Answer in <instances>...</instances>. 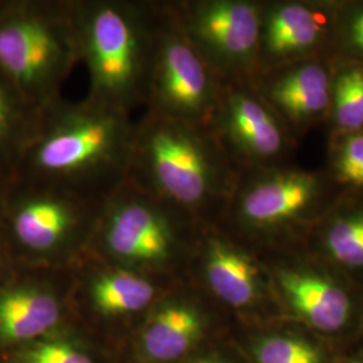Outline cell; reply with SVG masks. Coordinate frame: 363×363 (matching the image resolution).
Returning <instances> with one entry per match:
<instances>
[{
  "mask_svg": "<svg viewBox=\"0 0 363 363\" xmlns=\"http://www.w3.org/2000/svg\"><path fill=\"white\" fill-rule=\"evenodd\" d=\"M133 125L127 113L62 96L42 109L13 177L105 201L128 177Z\"/></svg>",
  "mask_w": 363,
  "mask_h": 363,
  "instance_id": "1",
  "label": "cell"
},
{
  "mask_svg": "<svg viewBox=\"0 0 363 363\" xmlns=\"http://www.w3.org/2000/svg\"><path fill=\"white\" fill-rule=\"evenodd\" d=\"M130 181L206 226L228 208L235 184L230 160L206 124L143 111L135 120Z\"/></svg>",
  "mask_w": 363,
  "mask_h": 363,
  "instance_id": "2",
  "label": "cell"
},
{
  "mask_svg": "<svg viewBox=\"0 0 363 363\" xmlns=\"http://www.w3.org/2000/svg\"><path fill=\"white\" fill-rule=\"evenodd\" d=\"M163 0H72L86 99L132 113L145 106Z\"/></svg>",
  "mask_w": 363,
  "mask_h": 363,
  "instance_id": "3",
  "label": "cell"
},
{
  "mask_svg": "<svg viewBox=\"0 0 363 363\" xmlns=\"http://www.w3.org/2000/svg\"><path fill=\"white\" fill-rule=\"evenodd\" d=\"M206 225L128 178L104 201L89 252L133 272L186 280Z\"/></svg>",
  "mask_w": 363,
  "mask_h": 363,
  "instance_id": "4",
  "label": "cell"
},
{
  "mask_svg": "<svg viewBox=\"0 0 363 363\" xmlns=\"http://www.w3.org/2000/svg\"><path fill=\"white\" fill-rule=\"evenodd\" d=\"M104 201L10 178L0 208V244L15 267L65 269L91 247Z\"/></svg>",
  "mask_w": 363,
  "mask_h": 363,
  "instance_id": "5",
  "label": "cell"
},
{
  "mask_svg": "<svg viewBox=\"0 0 363 363\" xmlns=\"http://www.w3.org/2000/svg\"><path fill=\"white\" fill-rule=\"evenodd\" d=\"M79 64L72 0H0V76L43 109Z\"/></svg>",
  "mask_w": 363,
  "mask_h": 363,
  "instance_id": "6",
  "label": "cell"
},
{
  "mask_svg": "<svg viewBox=\"0 0 363 363\" xmlns=\"http://www.w3.org/2000/svg\"><path fill=\"white\" fill-rule=\"evenodd\" d=\"M72 272V320L116 357L156 301L178 283L120 268L91 253Z\"/></svg>",
  "mask_w": 363,
  "mask_h": 363,
  "instance_id": "7",
  "label": "cell"
},
{
  "mask_svg": "<svg viewBox=\"0 0 363 363\" xmlns=\"http://www.w3.org/2000/svg\"><path fill=\"white\" fill-rule=\"evenodd\" d=\"M233 322L189 280L169 286L117 355V363H181L230 334Z\"/></svg>",
  "mask_w": 363,
  "mask_h": 363,
  "instance_id": "8",
  "label": "cell"
},
{
  "mask_svg": "<svg viewBox=\"0 0 363 363\" xmlns=\"http://www.w3.org/2000/svg\"><path fill=\"white\" fill-rule=\"evenodd\" d=\"M220 88V79L186 37L172 1L163 0L143 111L206 124Z\"/></svg>",
  "mask_w": 363,
  "mask_h": 363,
  "instance_id": "9",
  "label": "cell"
},
{
  "mask_svg": "<svg viewBox=\"0 0 363 363\" xmlns=\"http://www.w3.org/2000/svg\"><path fill=\"white\" fill-rule=\"evenodd\" d=\"M268 273L253 249L220 226H206L187 273L238 327H255L269 300Z\"/></svg>",
  "mask_w": 363,
  "mask_h": 363,
  "instance_id": "10",
  "label": "cell"
},
{
  "mask_svg": "<svg viewBox=\"0 0 363 363\" xmlns=\"http://www.w3.org/2000/svg\"><path fill=\"white\" fill-rule=\"evenodd\" d=\"M186 37L218 78L237 82L257 61L262 10L245 0L172 1ZM228 82V84H229Z\"/></svg>",
  "mask_w": 363,
  "mask_h": 363,
  "instance_id": "11",
  "label": "cell"
},
{
  "mask_svg": "<svg viewBox=\"0 0 363 363\" xmlns=\"http://www.w3.org/2000/svg\"><path fill=\"white\" fill-rule=\"evenodd\" d=\"M72 268L15 267L0 284V354L72 320Z\"/></svg>",
  "mask_w": 363,
  "mask_h": 363,
  "instance_id": "12",
  "label": "cell"
},
{
  "mask_svg": "<svg viewBox=\"0 0 363 363\" xmlns=\"http://www.w3.org/2000/svg\"><path fill=\"white\" fill-rule=\"evenodd\" d=\"M244 178L234 184L226 225H217L244 244L298 216L318 193V182L304 172H252Z\"/></svg>",
  "mask_w": 363,
  "mask_h": 363,
  "instance_id": "13",
  "label": "cell"
},
{
  "mask_svg": "<svg viewBox=\"0 0 363 363\" xmlns=\"http://www.w3.org/2000/svg\"><path fill=\"white\" fill-rule=\"evenodd\" d=\"M206 125L229 160L256 164L279 154L283 147L276 120L241 81L222 84Z\"/></svg>",
  "mask_w": 363,
  "mask_h": 363,
  "instance_id": "14",
  "label": "cell"
},
{
  "mask_svg": "<svg viewBox=\"0 0 363 363\" xmlns=\"http://www.w3.org/2000/svg\"><path fill=\"white\" fill-rule=\"evenodd\" d=\"M273 279L292 311L313 328L334 333L349 322V296L328 277L311 271L276 269Z\"/></svg>",
  "mask_w": 363,
  "mask_h": 363,
  "instance_id": "15",
  "label": "cell"
},
{
  "mask_svg": "<svg viewBox=\"0 0 363 363\" xmlns=\"http://www.w3.org/2000/svg\"><path fill=\"white\" fill-rule=\"evenodd\" d=\"M0 363H117V357L73 320L0 354Z\"/></svg>",
  "mask_w": 363,
  "mask_h": 363,
  "instance_id": "16",
  "label": "cell"
},
{
  "mask_svg": "<svg viewBox=\"0 0 363 363\" xmlns=\"http://www.w3.org/2000/svg\"><path fill=\"white\" fill-rule=\"evenodd\" d=\"M42 109L27 103L13 85L0 76V177L13 178L38 128Z\"/></svg>",
  "mask_w": 363,
  "mask_h": 363,
  "instance_id": "17",
  "label": "cell"
},
{
  "mask_svg": "<svg viewBox=\"0 0 363 363\" xmlns=\"http://www.w3.org/2000/svg\"><path fill=\"white\" fill-rule=\"evenodd\" d=\"M320 35V25L304 6L291 4L261 16L259 52L286 55L311 48Z\"/></svg>",
  "mask_w": 363,
  "mask_h": 363,
  "instance_id": "18",
  "label": "cell"
},
{
  "mask_svg": "<svg viewBox=\"0 0 363 363\" xmlns=\"http://www.w3.org/2000/svg\"><path fill=\"white\" fill-rule=\"evenodd\" d=\"M232 337L247 363H323L322 351L304 337L276 333H253L238 327Z\"/></svg>",
  "mask_w": 363,
  "mask_h": 363,
  "instance_id": "19",
  "label": "cell"
},
{
  "mask_svg": "<svg viewBox=\"0 0 363 363\" xmlns=\"http://www.w3.org/2000/svg\"><path fill=\"white\" fill-rule=\"evenodd\" d=\"M327 247L340 264L363 267V214H355L337 220L327 233Z\"/></svg>",
  "mask_w": 363,
  "mask_h": 363,
  "instance_id": "20",
  "label": "cell"
},
{
  "mask_svg": "<svg viewBox=\"0 0 363 363\" xmlns=\"http://www.w3.org/2000/svg\"><path fill=\"white\" fill-rule=\"evenodd\" d=\"M335 116L345 130L363 127V69H350L337 77Z\"/></svg>",
  "mask_w": 363,
  "mask_h": 363,
  "instance_id": "21",
  "label": "cell"
},
{
  "mask_svg": "<svg viewBox=\"0 0 363 363\" xmlns=\"http://www.w3.org/2000/svg\"><path fill=\"white\" fill-rule=\"evenodd\" d=\"M327 88L328 79L325 70L320 66L308 65L276 81L269 89V97L276 103L283 99L327 91Z\"/></svg>",
  "mask_w": 363,
  "mask_h": 363,
  "instance_id": "22",
  "label": "cell"
},
{
  "mask_svg": "<svg viewBox=\"0 0 363 363\" xmlns=\"http://www.w3.org/2000/svg\"><path fill=\"white\" fill-rule=\"evenodd\" d=\"M181 363H247L242 351L234 342L232 333L218 337Z\"/></svg>",
  "mask_w": 363,
  "mask_h": 363,
  "instance_id": "23",
  "label": "cell"
},
{
  "mask_svg": "<svg viewBox=\"0 0 363 363\" xmlns=\"http://www.w3.org/2000/svg\"><path fill=\"white\" fill-rule=\"evenodd\" d=\"M276 104L281 106L292 116H311L322 112L328 105V91L283 99L280 101H276Z\"/></svg>",
  "mask_w": 363,
  "mask_h": 363,
  "instance_id": "24",
  "label": "cell"
},
{
  "mask_svg": "<svg viewBox=\"0 0 363 363\" xmlns=\"http://www.w3.org/2000/svg\"><path fill=\"white\" fill-rule=\"evenodd\" d=\"M362 160L363 135L351 136L343 144V148L337 157V169L340 178L352 184Z\"/></svg>",
  "mask_w": 363,
  "mask_h": 363,
  "instance_id": "25",
  "label": "cell"
},
{
  "mask_svg": "<svg viewBox=\"0 0 363 363\" xmlns=\"http://www.w3.org/2000/svg\"><path fill=\"white\" fill-rule=\"evenodd\" d=\"M352 45L363 52V11L357 15L350 27Z\"/></svg>",
  "mask_w": 363,
  "mask_h": 363,
  "instance_id": "26",
  "label": "cell"
},
{
  "mask_svg": "<svg viewBox=\"0 0 363 363\" xmlns=\"http://www.w3.org/2000/svg\"><path fill=\"white\" fill-rule=\"evenodd\" d=\"M13 268H15V265H13V261L10 259L7 252L0 244V284L13 273Z\"/></svg>",
  "mask_w": 363,
  "mask_h": 363,
  "instance_id": "27",
  "label": "cell"
},
{
  "mask_svg": "<svg viewBox=\"0 0 363 363\" xmlns=\"http://www.w3.org/2000/svg\"><path fill=\"white\" fill-rule=\"evenodd\" d=\"M352 184H355V186H363V160L362 163H361V166H359V169L357 171V175H355V178H354Z\"/></svg>",
  "mask_w": 363,
  "mask_h": 363,
  "instance_id": "28",
  "label": "cell"
},
{
  "mask_svg": "<svg viewBox=\"0 0 363 363\" xmlns=\"http://www.w3.org/2000/svg\"><path fill=\"white\" fill-rule=\"evenodd\" d=\"M6 178H1L0 177V208H1V201H3V194H4V190H6V184H7Z\"/></svg>",
  "mask_w": 363,
  "mask_h": 363,
  "instance_id": "29",
  "label": "cell"
},
{
  "mask_svg": "<svg viewBox=\"0 0 363 363\" xmlns=\"http://www.w3.org/2000/svg\"><path fill=\"white\" fill-rule=\"evenodd\" d=\"M355 363H363V362H355Z\"/></svg>",
  "mask_w": 363,
  "mask_h": 363,
  "instance_id": "30",
  "label": "cell"
}]
</instances>
